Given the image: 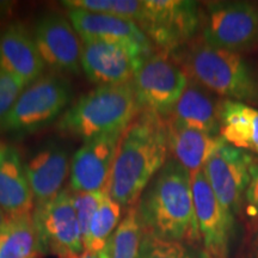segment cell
Wrapping results in <instances>:
<instances>
[{
  "instance_id": "10",
  "label": "cell",
  "mask_w": 258,
  "mask_h": 258,
  "mask_svg": "<svg viewBox=\"0 0 258 258\" xmlns=\"http://www.w3.org/2000/svg\"><path fill=\"white\" fill-rule=\"evenodd\" d=\"M254 167L252 154L227 143L209 158L203 167L213 191L231 214L239 209Z\"/></svg>"
},
{
  "instance_id": "5",
  "label": "cell",
  "mask_w": 258,
  "mask_h": 258,
  "mask_svg": "<svg viewBox=\"0 0 258 258\" xmlns=\"http://www.w3.org/2000/svg\"><path fill=\"white\" fill-rule=\"evenodd\" d=\"M72 85L60 73H49L25 86L11 110L0 121V131L29 134L47 127L72 102Z\"/></svg>"
},
{
  "instance_id": "1",
  "label": "cell",
  "mask_w": 258,
  "mask_h": 258,
  "mask_svg": "<svg viewBox=\"0 0 258 258\" xmlns=\"http://www.w3.org/2000/svg\"><path fill=\"white\" fill-rule=\"evenodd\" d=\"M166 121L161 116L140 111L122 133L108 192L127 209L134 207L141 194L167 161Z\"/></svg>"
},
{
  "instance_id": "8",
  "label": "cell",
  "mask_w": 258,
  "mask_h": 258,
  "mask_svg": "<svg viewBox=\"0 0 258 258\" xmlns=\"http://www.w3.org/2000/svg\"><path fill=\"white\" fill-rule=\"evenodd\" d=\"M201 24L203 42L211 47L238 53L258 41V8L250 3H207Z\"/></svg>"
},
{
  "instance_id": "32",
  "label": "cell",
  "mask_w": 258,
  "mask_h": 258,
  "mask_svg": "<svg viewBox=\"0 0 258 258\" xmlns=\"http://www.w3.org/2000/svg\"><path fill=\"white\" fill-rule=\"evenodd\" d=\"M201 258H212V257H209L208 254L205 252V251H202V252H201Z\"/></svg>"
},
{
  "instance_id": "11",
  "label": "cell",
  "mask_w": 258,
  "mask_h": 258,
  "mask_svg": "<svg viewBox=\"0 0 258 258\" xmlns=\"http://www.w3.org/2000/svg\"><path fill=\"white\" fill-rule=\"evenodd\" d=\"M190 177L203 251L212 258H227L233 232V214L219 201L203 170Z\"/></svg>"
},
{
  "instance_id": "22",
  "label": "cell",
  "mask_w": 258,
  "mask_h": 258,
  "mask_svg": "<svg viewBox=\"0 0 258 258\" xmlns=\"http://www.w3.org/2000/svg\"><path fill=\"white\" fill-rule=\"evenodd\" d=\"M40 245L32 213L9 218L0 232V258H34Z\"/></svg>"
},
{
  "instance_id": "4",
  "label": "cell",
  "mask_w": 258,
  "mask_h": 258,
  "mask_svg": "<svg viewBox=\"0 0 258 258\" xmlns=\"http://www.w3.org/2000/svg\"><path fill=\"white\" fill-rule=\"evenodd\" d=\"M139 112L133 82L99 85L70 105L61 115L56 128L66 137L88 141L104 134L124 132Z\"/></svg>"
},
{
  "instance_id": "19",
  "label": "cell",
  "mask_w": 258,
  "mask_h": 258,
  "mask_svg": "<svg viewBox=\"0 0 258 258\" xmlns=\"http://www.w3.org/2000/svg\"><path fill=\"white\" fill-rule=\"evenodd\" d=\"M220 106L207 90L189 80L165 120L194 131L220 135Z\"/></svg>"
},
{
  "instance_id": "2",
  "label": "cell",
  "mask_w": 258,
  "mask_h": 258,
  "mask_svg": "<svg viewBox=\"0 0 258 258\" xmlns=\"http://www.w3.org/2000/svg\"><path fill=\"white\" fill-rule=\"evenodd\" d=\"M138 219L144 233L183 244L201 240L191 177L175 159H169L138 201Z\"/></svg>"
},
{
  "instance_id": "9",
  "label": "cell",
  "mask_w": 258,
  "mask_h": 258,
  "mask_svg": "<svg viewBox=\"0 0 258 258\" xmlns=\"http://www.w3.org/2000/svg\"><path fill=\"white\" fill-rule=\"evenodd\" d=\"M32 220L40 253L73 258L85 250L70 189H62L54 199L35 205Z\"/></svg>"
},
{
  "instance_id": "21",
  "label": "cell",
  "mask_w": 258,
  "mask_h": 258,
  "mask_svg": "<svg viewBox=\"0 0 258 258\" xmlns=\"http://www.w3.org/2000/svg\"><path fill=\"white\" fill-rule=\"evenodd\" d=\"M220 137L231 146L258 154V109L240 102H222Z\"/></svg>"
},
{
  "instance_id": "12",
  "label": "cell",
  "mask_w": 258,
  "mask_h": 258,
  "mask_svg": "<svg viewBox=\"0 0 258 258\" xmlns=\"http://www.w3.org/2000/svg\"><path fill=\"white\" fill-rule=\"evenodd\" d=\"M34 37L42 60L50 70L80 73L82 42L70 21L57 14L41 16L35 23Z\"/></svg>"
},
{
  "instance_id": "23",
  "label": "cell",
  "mask_w": 258,
  "mask_h": 258,
  "mask_svg": "<svg viewBox=\"0 0 258 258\" xmlns=\"http://www.w3.org/2000/svg\"><path fill=\"white\" fill-rule=\"evenodd\" d=\"M122 206L106 191L90 222L89 231L84 238V249L99 254L105 249L121 222Z\"/></svg>"
},
{
  "instance_id": "18",
  "label": "cell",
  "mask_w": 258,
  "mask_h": 258,
  "mask_svg": "<svg viewBox=\"0 0 258 258\" xmlns=\"http://www.w3.org/2000/svg\"><path fill=\"white\" fill-rule=\"evenodd\" d=\"M35 200L18 150L0 143V209L9 218L30 214Z\"/></svg>"
},
{
  "instance_id": "16",
  "label": "cell",
  "mask_w": 258,
  "mask_h": 258,
  "mask_svg": "<svg viewBox=\"0 0 258 258\" xmlns=\"http://www.w3.org/2000/svg\"><path fill=\"white\" fill-rule=\"evenodd\" d=\"M34 35L21 22L0 28V70L24 86L38 79L44 69Z\"/></svg>"
},
{
  "instance_id": "3",
  "label": "cell",
  "mask_w": 258,
  "mask_h": 258,
  "mask_svg": "<svg viewBox=\"0 0 258 258\" xmlns=\"http://www.w3.org/2000/svg\"><path fill=\"white\" fill-rule=\"evenodd\" d=\"M172 56L184 70L188 79L227 101H258V80L239 53L206 44L194 43L180 48Z\"/></svg>"
},
{
  "instance_id": "17",
  "label": "cell",
  "mask_w": 258,
  "mask_h": 258,
  "mask_svg": "<svg viewBox=\"0 0 258 258\" xmlns=\"http://www.w3.org/2000/svg\"><path fill=\"white\" fill-rule=\"evenodd\" d=\"M24 166L35 205H40L62 190L71 167L69 152L60 144L49 141L24 161Z\"/></svg>"
},
{
  "instance_id": "15",
  "label": "cell",
  "mask_w": 258,
  "mask_h": 258,
  "mask_svg": "<svg viewBox=\"0 0 258 258\" xmlns=\"http://www.w3.org/2000/svg\"><path fill=\"white\" fill-rule=\"evenodd\" d=\"M69 19L80 38H97L123 44L144 60L154 53L152 42L133 21L79 9L69 10Z\"/></svg>"
},
{
  "instance_id": "30",
  "label": "cell",
  "mask_w": 258,
  "mask_h": 258,
  "mask_svg": "<svg viewBox=\"0 0 258 258\" xmlns=\"http://www.w3.org/2000/svg\"><path fill=\"white\" fill-rule=\"evenodd\" d=\"M73 258H99V254L91 252V251L84 250L82 253H79L78 256H74Z\"/></svg>"
},
{
  "instance_id": "26",
  "label": "cell",
  "mask_w": 258,
  "mask_h": 258,
  "mask_svg": "<svg viewBox=\"0 0 258 258\" xmlns=\"http://www.w3.org/2000/svg\"><path fill=\"white\" fill-rule=\"evenodd\" d=\"M138 258H201V252H192L186 244L144 233Z\"/></svg>"
},
{
  "instance_id": "13",
  "label": "cell",
  "mask_w": 258,
  "mask_h": 258,
  "mask_svg": "<svg viewBox=\"0 0 258 258\" xmlns=\"http://www.w3.org/2000/svg\"><path fill=\"white\" fill-rule=\"evenodd\" d=\"M144 61L123 44L82 38V69L98 86L132 83Z\"/></svg>"
},
{
  "instance_id": "14",
  "label": "cell",
  "mask_w": 258,
  "mask_h": 258,
  "mask_svg": "<svg viewBox=\"0 0 258 258\" xmlns=\"http://www.w3.org/2000/svg\"><path fill=\"white\" fill-rule=\"evenodd\" d=\"M122 133L115 132L84 141L71 160L70 189L72 191L108 190Z\"/></svg>"
},
{
  "instance_id": "7",
  "label": "cell",
  "mask_w": 258,
  "mask_h": 258,
  "mask_svg": "<svg viewBox=\"0 0 258 258\" xmlns=\"http://www.w3.org/2000/svg\"><path fill=\"white\" fill-rule=\"evenodd\" d=\"M200 24V5L191 0H145L138 23L158 50L169 54L186 46Z\"/></svg>"
},
{
  "instance_id": "25",
  "label": "cell",
  "mask_w": 258,
  "mask_h": 258,
  "mask_svg": "<svg viewBox=\"0 0 258 258\" xmlns=\"http://www.w3.org/2000/svg\"><path fill=\"white\" fill-rule=\"evenodd\" d=\"M66 9H79L90 12L108 14L139 23L143 16L144 2L139 0H67L62 3Z\"/></svg>"
},
{
  "instance_id": "20",
  "label": "cell",
  "mask_w": 258,
  "mask_h": 258,
  "mask_svg": "<svg viewBox=\"0 0 258 258\" xmlns=\"http://www.w3.org/2000/svg\"><path fill=\"white\" fill-rule=\"evenodd\" d=\"M166 129L169 151L175 157L173 159L178 161L190 175L203 170L209 158L225 144L220 135L194 131L167 121Z\"/></svg>"
},
{
  "instance_id": "24",
  "label": "cell",
  "mask_w": 258,
  "mask_h": 258,
  "mask_svg": "<svg viewBox=\"0 0 258 258\" xmlns=\"http://www.w3.org/2000/svg\"><path fill=\"white\" fill-rule=\"evenodd\" d=\"M143 235L137 209H127L106 247L99 253V258H138Z\"/></svg>"
},
{
  "instance_id": "31",
  "label": "cell",
  "mask_w": 258,
  "mask_h": 258,
  "mask_svg": "<svg viewBox=\"0 0 258 258\" xmlns=\"http://www.w3.org/2000/svg\"><path fill=\"white\" fill-rule=\"evenodd\" d=\"M8 220H9L8 215H6L5 213L0 209V232L3 231V228L5 227V225L8 224Z\"/></svg>"
},
{
  "instance_id": "27",
  "label": "cell",
  "mask_w": 258,
  "mask_h": 258,
  "mask_svg": "<svg viewBox=\"0 0 258 258\" xmlns=\"http://www.w3.org/2000/svg\"><path fill=\"white\" fill-rule=\"evenodd\" d=\"M71 190V189H70ZM108 190H99V191H90V192H80L72 191L71 190V196H72V202L76 209L77 218H78L80 232H82L83 240L86 237L89 231L90 222L98 208L103 196Z\"/></svg>"
},
{
  "instance_id": "29",
  "label": "cell",
  "mask_w": 258,
  "mask_h": 258,
  "mask_svg": "<svg viewBox=\"0 0 258 258\" xmlns=\"http://www.w3.org/2000/svg\"><path fill=\"white\" fill-rule=\"evenodd\" d=\"M246 200L249 202V211L253 217L258 215V166L254 167L250 184L246 190Z\"/></svg>"
},
{
  "instance_id": "28",
  "label": "cell",
  "mask_w": 258,
  "mask_h": 258,
  "mask_svg": "<svg viewBox=\"0 0 258 258\" xmlns=\"http://www.w3.org/2000/svg\"><path fill=\"white\" fill-rule=\"evenodd\" d=\"M24 88L19 80L0 70V121L11 110Z\"/></svg>"
},
{
  "instance_id": "6",
  "label": "cell",
  "mask_w": 258,
  "mask_h": 258,
  "mask_svg": "<svg viewBox=\"0 0 258 258\" xmlns=\"http://www.w3.org/2000/svg\"><path fill=\"white\" fill-rule=\"evenodd\" d=\"M188 83V76L172 54L154 51L141 63L133 79L140 111L166 118Z\"/></svg>"
}]
</instances>
